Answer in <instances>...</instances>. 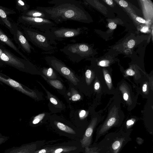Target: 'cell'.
Returning <instances> with one entry per match:
<instances>
[{"label":"cell","mask_w":153,"mask_h":153,"mask_svg":"<svg viewBox=\"0 0 153 153\" xmlns=\"http://www.w3.org/2000/svg\"><path fill=\"white\" fill-rule=\"evenodd\" d=\"M130 134L121 129L106 134L101 141L97 143L100 153H120L125 146L131 140Z\"/></svg>","instance_id":"7a4b0ae2"},{"label":"cell","mask_w":153,"mask_h":153,"mask_svg":"<svg viewBox=\"0 0 153 153\" xmlns=\"http://www.w3.org/2000/svg\"><path fill=\"white\" fill-rule=\"evenodd\" d=\"M45 144V140H37L23 144L19 146H13L6 149L3 153H33Z\"/></svg>","instance_id":"8fae6325"},{"label":"cell","mask_w":153,"mask_h":153,"mask_svg":"<svg viewBox=\"0 0 153 153\" xmlns=\"http://www.w3.org/2000/svg\"><path fill=\"white\" fill-rule=\"evenodd\" d=\"M3 62L0 61V65H3Z\"/></svg>","instance_id":"f35d334b"},{"label":"cell","mask_w":153,"mask_h":153,"mask_svg":"<svg viewBox=\"0 0 153 153\" xmlns=\"http://www.w3.org/2000/svg\"><path fill=\"white\" fill-rule=\"evenodd\" d=\"M22 15L30 17L47 19L46 16L43 12L36 9L29 10L25 12L22 13Z\"/></svg>","instance_id":"7402d4cb"},{"label":"cell","mask_w":153,"mask_h":153,"mask_svg":"<svg viewBox=\"0 0 153 153\" xmlns=\"http://www.w3.org/2000/svg\"><path fill=\"white\" fill-rule=\"evenodd\" d=\"M46 153H80L84 149L79 141L72 140L53 144L45 145Z\"/></svg>","instance_id":"9c48e42d"},{"label":"cell","mask_w":153,"mask_h":153,"mask_svg":"<svg viewBox=\"0 0 153 153\" xmlns=\"http://www.w3.org/2000/svg\"><path fill=\"white\" fill-rule=\"evenodd\" d=\"M105 1L106 3L109 5H111L113 3V1L112 0H106Z\"/></svg>","instance_id":"74e56055"},{"label":"cell","mask_w":153,"mask_h":153,"mask_svg":"<svg viewBox=\"0 0 153 153\" xmlns=\"http://www.w3.org/2000/svg\"><path fill=\"white\" fill-rule=\"evenodd\" d=\"M108 27L111 29H114L116 28L117 25L113 22H111L108 24Z\"/></svg>","instance_id":"f546056e"},{"label":"cell","mask_w":153,"mask_h":153,"mask_svg":"<svg viewBox=\"0 0 153 153\" xmlns=\"http://www.w3.org/2000/svg\"><path fill=\"white\" fill-rule=\"evenodd\" d=\"M0 42L2 45H7L9 46L18 53L24 59L27 60H29L27 57L20 51L12 40L0 28Z\"/></svg>","instance_id":"2e32d148"},{"label":"cell","mask_w":153,"mask_h":153,"mask_svg":"<svg viewBox=\"0 0 153 153\" xmlns=\"http://www.w3.org/2000/svg\"><path fill=\"white\" fill-rule=\"evenodd\" d=\"M41 76L50 85L55 88L60 93L65 96L67 91L63 81L56 79H48L42 75Z\"/></svg>","instance_id":"ac0fdd59"},{"label":"cell","mask_w":153,"mask_h":153,"mask_svg":"<svg viewBox=\"0 0 153 153\" xmlns=\"http://www.w3.org/2000/svg\"><path fill=\"white\" fill-rule=\"evenodd\" d=\"M39 71L42 75L48 79H58L63 82L58 75V74L53 68L50 67L42 68L39 69Z\"/></svg>","instance_id":"d6986e66"},{"label":"cell","mask_w":153,"mask_h":153,"mask_svg":"<svg viewBox=\"0 0 153 153\" xmlns=\"http://www.w3.org/2000/svg\"><path fill=\"white\" fill-rule=\"evenodd\" d=\"M44 58L49 67L53 68L58 74L65 78L70 84L82 91L83 87L82 79L71 68L55 56H48Z\"/></svg>","instance_id":"277c9868"},{"label":"cell","mask_w":153,"mask_h":153,"mask_svg":"<svg viewBox=\"0 0 153 153\" xmlns=\"http://www.w3.org/2000/svg\"><path fill=\"white\" fill-rule=\"evenodd\" d=\"M136 19L138 22L141 23H144L146 22V21L143 19L139 17H137L136 18Z\"/></svg>","instance_id":"1f68e13d"},{"label":"cell","mask_w":153,"mask_h":153,"mask_svg":"<svg viewBox=\"0 0 153 153\" xmlns=\"http://www.w3.org/2000/svg\"></svg>","instance_id":"ab89813d"},{"label":"cell","mask_w":153,"mask_h":153,"mask_svg":"<svg viewBox=\"0 0 153 153\" xmlns=\"http://www.w3.org/2000/svg\"><path fill=\"white\" fill-rule=\"evenodd\" d=\"M13 35L15 42L23 51L29 54L32 52V50H34V49L26 39L23 33L20 30L16 24Z\"/></svg>","instance_id":"7c38bea8"},{"label":"cell","mask_w":153,"mask_h":153,"mask_svg":"<svg viewBox=\"0 0 153 153\" xmlns=\"http://www.w3.org/2000/svg\"><path fill=\"white\" fill-rule=\"evenodd\" d=\"M23 33L28 41L33 45L48 53L54 52L56 47L44 32L33 28L22 26Z\"/></svg>","instance_id":"8992f818"},{"label":"cell","mask_w":153,"mask_h":153,"mask_svg":"<svg viewBox=\"0 0 153 153\" xmlns=\"http://www.w3.org/2000/svg\"><path fill=\"white\" fill-rule=\"evenodd\" d=\"M106 82L108 84L111 83V79L110 75L108 74H106L104 75Z\"/></svg>","instance_id":"4316f807"},{"label":"cell","mask_w":153,"mask_h":153,"mask_svg":"<svg viewBox=\"0 0 153 153\" xmlns=\"http://www.w3.org/2000/svg\"><path fill=\"white\" fill-rule=\"evenodd\" d=\"M120 5L123 7H126L128 6V3L126 1L123 0H121L119 1Z\"/></svg>","instance_id":"f1b7e54d"},{"label":"cell","mask_w":153,"mask_h":153,"mask_svg":"<svg viewBox=\"0 0 153 153\" xmlns=\"http://www.w3.org/2000/svg\"><path fill=\"white\" fill-rule=\"evenodd\" d=\"M9 138V137L3 135L0 133V145L5 142Z\"/></svg>","instance_id":"484cf974"},{"label":"cell","mask_w":153,"mask_h":153,"mask_svg":"<svg viewBox=\"0 0 153 153\" xmlns=\"http://www.w3.org/2000/svg\"><path fill=\"white\" fill-rule=\"evenodd\" d=\"M18 21L27 27L35 29L43 32L48 31L51 27L56 26L53 22L47 19L30 17L22 15L19 17Z\"/></svg>","instance_id":"30bf717a"},{"label":"cell","mask_w":153,"mask_h":153,"mask_svg":"<svg viewBox=\"0 0 153 153\" xmlns=\"http://www.w3.org/2000/svg\"><path fill=\"white\" fill-rule=\"evenodd\" d=\"M89 49L85 43H76L68 44L59 50L71 61L78 63L87 56Z\"/></svg>","instance_id":"ba28073f"},{"label":"cell","mask_w":153,"mask_h":153,"mask_svg":"<svg viewBox=\"0 0 153 153\" xmlns=\"http://www.w3.org/2000/svg\"><path fill=\"white\" fill-rule=\"evenodd\" d=\"M49 120L50 127L60 135L79 142L82 139L84 132L71 123L54 115Z\"/></svg>","instance_id":"3957f363"},{"label":"cell","mask_w":153,"mask_h":153,"mask_svg":"<svg viewBox=\"0 0 153 153\" xmlns=\"http://www.w3.org/2000/svg\"><path fill=\"white\" fill-rule=\"evenodd\" d=\"M135 44L134 41L133 39H131L128 42L127 45L128 48H131L134 46Z\"/></svg>","instance_id":"83f0119b"},{"label":"cell","mask_w":153,"mask_h":153,"mask_svg":"<svg viewBox=\"0 0 153 153\" xmlns=\"http://www.w3.org/2000/svg\"><path fill=\"white\" fill-rule=\"evenodd\" d=\"M107 62L105 61H102L99 63L100 65L102 66H105Z\"/></svg>","instance_id":"d590c367"},{"label":"cell","mask_w":153,"mask_h":153,"mask_svg":"<svg viewBox=\"0 0 153 153\" xmlns=\"http://www.w3.org/2000/svg\"><path fill=\"white\" fill-rule=\"evenodd\" d=\"M126 74L130 76H132L134 75L135 74V72L131 69H128L126 71Z\"/></svg>","instance_id":"4dcf8cb0"},{"label":"cell","mask_w":153,"mask_h":153,"mask_svg":"<svg viewBox=\"0 0 153 153\" xmlns=\"http://www.w3.org/2000/svg\"><path fill=\"white\" fill-rule=\"evenodd\" d=\"M83 27L71 28L61 27H52L48 31L44 32L54 45H56L55 41H62L69 38L79 36L82 33Z\"/></svg>","instance_id":"52a82bcc"},{"label":"cell","mask_w":153,"mask_h":153,"mask_svg":"<svg viewBox=\"0 0 153 153\" xmlns=\"http://www.w3.org/2000/svg\"><path fill=\"white\" fill-rule=\"evenodd\" d=\"M50 113H43L39 114L34 117L31 123L32 126H37L49 119L51 115Z\"/></svg>","instance_id":"44dd1931"},{"label":"cell","mask_w":153,"mask_h":153,"mask_svg":"<svg viewBox=\"0 0 153 153\" xmlns=\"http://www.w3.org/2000/svg\"><path fill=\"white\" fill-rule=\"evenodd\" d=\"M97 143H94L89 147H86L83 153H100Z\"/></svg>","instance_id":"cb8c5ba5"},{"label":"cell","mask_w":153,"mask_h":153,"mask_svg":"<svg viewBox=\"0 0 153 153\" xmlns=\"http://www.w3.org/2000/svg\"><path fill=\"white\" fill-rule=\"evenodd\" d=\"M91 71L89 69L87 70L85 72V83H86L87 85H88L90 82V79H91Z\"/></svg>","instance_id":"d4e9b609"},{"label":"cell","mask_w":153,"mask_h":153,"mask_svg":"<svg viewBox=\"0 0 153 153\" xmlns=\"http://www.w3.org/2000/svg\"><path fill=\"white\" fill-rule=\"evenodd\" d=\"M52 6L37 7L47 19L59 24L68 20L84 22L87 20L86 12L79 1L76 0H53L48 1Z\"/></svg>","instance_id":"6da1fadb"},{"label":"cell","mask_w":153,"mask_h":153,"mask_svg":"<svg viewBox=\"0 0 153 153\" xmlns=\"http://www.w3.org/2000/svg\"><path fill=\"white\" fill-rule=\"evenodd\" d=\"M78 89L71 84L69 85L68 91H67L65 96L67 99L72 101H76L82 99V97Z\"/></svg>","instance_id":"ffe728a7"},{"label":"cell","mask_w":153,"mask_h":153,"mask_svg":"<svg viewBox=\"0 0 153 153\" xmlns=\"http://www.w3.org/2000/svg\"><path fill=\"white\" fill-rule=\"evenodd\" d=\"M129 96L128 94L126 92L123 94V98L125 100L127 101L128 99Z\"/></svg>","instance_id":"836d02e7"},{"label":"cell","mask_w":153,"mask_h":153,"mask_svg":"<svg viewBox=\"0 0 153 153\" xmlns=\"http://www.w3.org/2000/svg\"><path fill=\"white\" fill-rule=\"evenodd\" d=\"M99 122L97 117H93L88 124L80 141L83 148L89 147L91 145L94 132Z\"/></svg>","instance_id":"4fadbf2b"},{"label":"cell","mask_w":153,"mask_h":153,"mask_svg":"<svg viewBox=\"0 0 153 153\" xmlns=\"http://www.w3.org/2000/svg\"><path fill=\"white\" fill-rule=\"evenodd\" d=\"M0 80L5 83H7L13 87L16 88L17 89L23 93L36 100L39 101L43 99V94L42 93L36 91L31 90H28L24 88L19 83L13 79H4L0 76Z\"/></svg>","instance_id":"5bb4252c"},{"label":"cell","mask_w":153,"mask_h":153,"mask_svg":"<svg viewBox=\"0 0 153 153\" xmlns=\"http://www.w3.org/2000/svg\"><path fill=\"white\" fill-rule=\"evenodd\" d=\"M149 30V28L148 27L144 26L140 30L141 32L143 33H146Z\"/></svg>","instance_id":"d6a6232c"},{"label":"cell","mask_w":153,"mask_h":153,"mask_svg":"<svg viewBox=\"0 0 153 153\" xmlns=\"http://www.w3.org/2000/svg\"><path fill=\"white\" fill-rule=\"evenodd\" d=\"M42 87L45 91L47 95V97L52 105L56 108L61 111L65 109L66 107L64 104L59 100L57 97L49 91L44 86L39 82L37 81Z\"/></svg>","instance_id":"e0dca14e"},{"label":"cell","mask_w":153,"mask_h":153,"mask_svg":"<svg viewBox=\"0 0 153 153\" xmlns=\"http://www.w3.org/2000/svg\"><path fill=\"white\" fill-rule=\"evenodd\" d=\"M143 91V92H145L147 90V85L146 84H144L142 88Z\"/></svg>","instance_id":"8d00e7d4"},{"label":"cell","mask_w":153,"mask_h":153,"mask_svg":"<svg viewBox=\"0 0 153 153\" xmlns=\"http://www.w3.org/2000/svg\"><path fill=\"white\" fill-rule=\"evenodd\" d=\"M16 9L22 13L25 12L29 10L30 5L26 2L21 0L16 1Z\"/></svg>","instance_id":"603a6c76"},{"label":"cell","mask_w":153,"mask_h":153,"mask_svg":"<svg viewBox=\"0 0 153 153\" xmlns=\"http://www.w3.org/2000/svg\"><path fill=\"white\" fill-rule=\"evenodd\" d=\"M16 13V12L13 10L0 5V17L13 35L14 32L15 24L12 23L9 20L7 16L10 14Z\"/></svg>","instance_id":"9a60e30c"},{"label":"cell","mask_w":153,"mask_h":153,"mask_svg":"<svg viewBox=\"0 0 153 153\" xmlns=\"http://www.w3.org/2000/svg\"><path fill=\"white\" fill-rule=\"evenodd\" d=\"M0 61L22 70L40 75L39 70L29 60L20 58L0 44Z\"/></svg>","instance_id":"5b68a950"},{"label":"cell","mask_w":153,"mask_h":153,"mask_svg":"<svg viewBox=\"0 0 153 153\" xmlns=\"http://www.w3.org/2000/svg\"><path fill=\"white\" fill-rule=\"evenodd\" d=\"M100 85L98 82H96L95 83L94 85V88L95 90H97L99 89Z\"/></svg>","instance_id":"e575fe53"}]
</instances>
